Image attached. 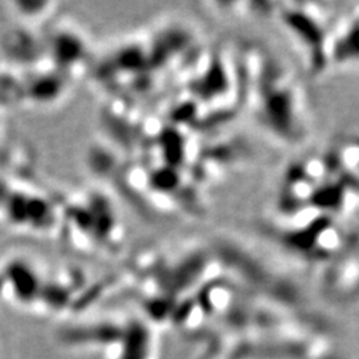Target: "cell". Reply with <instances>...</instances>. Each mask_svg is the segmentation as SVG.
<instances>
[{"instance_id": "obj_1", "label": "cell", "mask_w": 359, "mask_h": 359, "mask_svg": "<svg viewBox=\"0 0 359 359\" xmlns=\"http://www.w3.org/2000/svg\"><path fill=\"white\" fill-rule=\"evenodd\" d=\"M257 80V105L264 124L283 142H299L308 118L298 84L276 62H264Z\"/></svg>"}, {"instance_id": "obj_2", "label": "cell", "mask_w": 359, "mask_h": 359, "mask_svg": "<svg viewBox=\"0 0 359 359\" xmlns=\"http://www.w3.org/2000/svg\"><path fill=\"white\" fill-rule=\"evenodd\" d=\"M280 19L308 53L309 67L313 72H321L333 62L334 28L330 27L329 13L320 4H286L280 10Z\"/></svg>"}, {"instance_id": "obj_3", "label": "cell", "mask_w": 359, "mask_h": 359, "mask_svg": "<svg viewBox=\"0 0 359 359\" xmlns=\"http://www.w3.org/2000/svg\"><path fill=\"white\" fill-rule=\"evenodd\" d=\"M281 233L283 244L295 253L311 259L338 258L350 244L344 228L329 215H323L305 226Z\"/></svg>"}, {"instance_id": "obj_4", "label": "cell", "mask_w": 359, "mask_h": 359, "mask_svg": "<svg viewBox=\"0 0 359 359\" xmlns=\"http://www.w3.org/2000/svg\"><path fill=\"white\" fill-rule=\"evenodd\" d=\"M333 62H359V4L334 28Z\"/></svg>"}, {"instance_id": "obj_5", "label": "cell", "mask_w": 359, "mask_h": 359, "mask_svg": "<svg viewBox=\"0 0 359 359\" xmlns=\"http://www.w3.org/2000/svg\"><path fill=\"white\" fill-rule=\"evenodd\" d=\"M335 175L359 184V136H347L329 157Z\"/></svg>"}]
</instances>
